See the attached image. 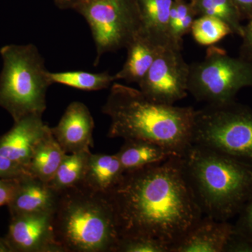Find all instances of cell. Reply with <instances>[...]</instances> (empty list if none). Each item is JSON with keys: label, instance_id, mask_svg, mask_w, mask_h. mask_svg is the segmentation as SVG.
<instances>
[{"label": "cell", "instance_id": "cell-1", "mask_svg": "<svg viewBox=\"0 0 252 252\" xmlns=\"http://www.w3.org/2000/svg\"><path fill=\"white\" fill-rule=\"evenodd\" d=\"M108 195L120 237H151L171 248L203 216L177 156L126 172Z\"/></svg>", "mask_w": 252, "mask_h": 252}, {"label": "cell", "instance_id": "cell-2", "mask_svg": "<svg viewBox=\"0 0 252 252\" xmlns=\"http://www.w3.org/2000/svg\"><path fill=\"white\" fill-rule=\"evenodd\" d=\"M195 109L158 103L142 91L114 83L102 112L110 119L109 138L143 140L182 157L193 144Z\"/></svg>", "mask_w": 252, "mask_h": 252}, {"label": "cell", "instance_id": "cell-3", "mask_svg": "<svg viewBox=\"0 0 252 252\" xmlns=\"http://www.w3.org/2000/svg\"><path fill=\"white\" fill-rule=\"evenodd\" d=\"M184 173L203 215L229 220L252 198V167L192 144L181 157Z\"/></svg>", "mask_w": 252, "mask_h": 252}, {"label": "cell", "instance_id": "cell-4", "mask_svg": "<svg viewBox=\"0 0 252 252\" xmlns=\"http://www.w3.org/2000/svg\"><path fill=\"white\" fill-rule=\"evenodd\" d=\"M53 228L63 252H116L120 238L108 194L81 185L59 192Z\"/></svg>", "mask_w": 252, "mask_h": 252}, {"label": "cell", "instance_id": "cell-5", "mask_svg": "<svg viewBox=\"0 0 252 252\" xmlns=\"http://www.w3.org/2000/svg\"><path fill=\"white\" fill-rule=\"evenodd\" d=\"M0 107L14 122L31 114L42 116L46 92L52 85L44 58L34 44H10L0 49Z\"/></svg>", "mask_w": 252, "mask_h": 252}, {"label": "cell", "instance_id": "cell-6", "mask_svg": "<svg viewBox=\"0 0 252 252\" xmlns=\"http://www.w3.org/2000/svg\"><path fill=\"white\" fill-rule=\"evenodd\" d=\"M192 142L252 167V109L235 101L195 111Z\"/></svg>", "mask_w": 252, "mask_h": 252}, {"label": "cell", "instance_id": "cell-7", "mask_svg": "<svg viewBox=\"0 0 252 252\" xmlns=\"http://www.w3.org/2000/svg\"><path fill=\"white\" fill-rule=\"evenodd\" d=\"M252 88V61L228 56L226 51L208 46L202 61L189 64L188 92L210 105L235 102L239 91Z\"/></svg>", "mask_w": 252, "mask_h": 252}, {"label": "cell", "instance_id": "cell-8", "mask_svg": "<svg viewBox=\"0 0 252 252\" xmlns=\"http://www.w3.org/2000/svg\"><path fill=\"white\" fill-rule=\"evenodd\" d=\"M74 10L91 28L97 53L94 66L106 53L126 49L142 31L138 0H82Z\"/></svg>", "mask_w": 252, "mask_h": 252}, {"label": "cell", "instance_id": "cell-9", "mask_svg": "<svg viewBox=\"0 0 252 252\" xmlns=\"http://www.w3.org/2000/svg\"><path fill=\"white\" fill-rule=\"evenodd\" d=\"M182 48L161 47L147 74L139 83L140 90L158 103L173 104L188 95L189 64Z\"/></svg>", "mask_w": 252, "mask_h": 252}, {"label": "cell", "instance_id": "cell-10", "mask_svg": "<svg viewBox=\"0 0 252 252\" xmlns=\"http://www.w3.org/2000/svg\"><path fill=\"white\" fill-rule=\"evenodd\" d=\"M54 212L11 217L5 238L13 252H63L55 239Z\"/></svg>", "mask_w": 252, "mask_h": 252}, {"label": "cell", "instance_id": "cell-11", "mask_svg": "<svg viewBox=\"0 0 252 252\" xmlns=\"http://www.w3.org/2000/svg\"><path fill=\"white\" fill-rule=\"evenodd\" d=\"M50 132L51 127L43 122L42 116L31 114L23 117L0 136V155L28 169L34 149Z\"/></svg>", "mask_w": 252, "mask_h": 252}, {"label": "cell", "instance_id": "cell-12", "mask_svg": "<svg viewBox=\"0 0 252 252\" xmlns=\"http://www.w3.org/2000/svg\"><path fill=\"white\" fill-rule=\"evenodd\" d=\"M94 118L85 104L72 102L67 106L51 132L66 154L89 152L94 146Z\"/></svg>", "mask_w": 252, "mask_h": 252}, {"label": "cell", "instance_id": "cell-13", "mask_svg": "<svg viewBox=\"0 0 252 252\" xmlns=\"http://www.w3.org/2000/svg\"><path fill=\"white\" fill-rule=\"evenodd\" d=\"M234 233V225L228 220H215L203 215L170 252H224L225 245Z\"/></svg>", "mask_w": 252, "mask_h": 252}, {"label": "cell", "instance_id": "cell-14", "mask_svg": "<svg viewBox=\"0 0 252 252\" xmlns=\"http://www.w3.org/2000/svg\"><path fill=\"white\" fill-rule=\"evenodd\" d=\"M59 192L49 184L32 175L21 177L7 205L10 215L54 212Z\"/></svg>", "mask_w": 252, "mask_h": 252}, {"label": "cell", "instance_id": "cell-15", "mask_svg": "<svg viewBox=\"0 0 252 252\" xmlns=\"http://www.w3.org/2000/svg\"><path fill=\"white\" fill-rule=\"evenodd\" d=\"M174 0H138L142 20V32L158 47L182 46L172 40L170 14Z\"/></svg>", "mask_w": 252, "mask_h": 252}, {"label": "cell", "instance_id": "cell-16", "mask_svg": "<svg viewBox=\"0 0 252 252\" xmlns=\"http://www.w3.org/2000/svg\"><path fill=\"white\" fill-rule=\"evenodd\" d=\"M124 173L117 154L91 153L80 185L94 191L108 194Z\"/></svg>", "mask_w": 252, "mask_h": 252}, {"label": "cell", "instance_id": "cell-17", "mask_svg": "<svg viewBox=\"0 0 252 252\" xmlns=\"http://www.w3.org/2000/svg\"><path fill=\"white\" fill-rule=\"evenodd\" d=\"M160 48L142 31L126 47L127 59L122 69L114 74L115 81L138 84L147 74Z\"/></svg>", "mask_w": 252, "mask_h": 252}, {"label": "cell", "instance_id": "cell-18", "mask_svg": "<svg viewBox=\"0 0 252 252\" xmlns=\"http://www.w3.org/2000/svg\"><path fill=\"white\" fill-rule=\"evenodd\" d=\"M117 154L125 172L160 163L175 156L160 144L143 140H124Z\"/></svg>", "mask_w": 252, "mask_h": 252}, {"label": "cell", "instance_id": "cell-19", "mask_svg": "<svg viewBox=\"0 0 252 252\" xmlns=\"http://www.w3.org/2000/svg\"><path fill=\"white\" fill-rule=\"evenodd\" d=\"M65 154L51 130L49 135L34 149L28 165V170L33 177L49 183Z\"/></svg>", "mask_w": 252, "mask_h": 252}, {"label": "cell", "instance_id": "cell-20", "mask_svg": "<svg viewBox=\"0 0 252 252\" xmlns=\"http://www.w3.org/2000/svg\"><path fill=\"white\" fill-rule=\"evenodd\" d=\"M91 153L89 151L66 154L52 180L48 183L50 187L59 192L80 185L85 175Z\"/></svg>", "mask_w": 252, "mask_h": 252}, {"label": "cell", "instance_id": "cell-21", "mask_svg": "<svg viewBox=\"0 0 252 252\" xmlns=\"http://www.w3.org/2000/svg\"><path fill=\"white\" fill-rule=\"evenodd\" d=\"M51 84H60L85 91H97L107 89L113 81L114 75L108 72L91 73L85 71H67L50 72Z\"/></svg>", "mask_w": 252, "mask_h": 252}, {"label": "cell", "instance_id": "cell-22", "mask_svg": "<svg viewBox=\"0 0 252 252\" xmlns=\"http://www.w3.org/2000/svg\"><path fill=\"white\" fill-rule=\"evenodd\" d=\"M192 36L200 45H215L225 36L233 34L229 26L222 20L208 16H200L192 25Z\"/></svg>", "mask_w": 252, "mask_h": 252}, {"label": "cell", "instance_id": "cell-23", "mask_svg": "<svg viewBox=\"0 0 252 252\" xmlns=\"http://www.w3.org/2000/svg\"><path fill=\"white\" fill-rule=\"evenodd\" d=\"M170 246L158 239L147 236H123L116 252H170Z\"/></svg>", "mask_w": 252, "mask_h": 252}, {"label": "cell", "instance_id": "cell-24", "mask_svg": "<svg viewBox=\"0 0 252 252\" xmlns=\"http://www.w3.org/2000/svg\"><path fill=\"white\" fill-rule=\"evenodd\" d=\"M216 7L218 18L229 26L233 34L241 37L243 34V19L240 11L233 0H212Z\"/></svg>", "mask_w": 252, "mask_h": 252}, {"label": "cell", "instance_id": "cell-25", "mask_svg": "<svg viewBox=\"0 0 252 252\" xmlns=\"http://www.w3.org/2000/svg\"><path fill=\"white\" fill-rule=\"evenodd\" d=\"M234 224L235 233L252 241V198L238 215Z\"/></svg>", "mask_w": 252, "mask_h": 252}, {"label": "cell", "instance_id": "cell-26", "mask_svg": "<svg viewBox=\"0 0 252 252\" xmlns=\"http://www.w3.org/2000/svg\"><path fill=\"white\" fill-rule=\"evenodd\" d=\"M27 175H31L27 167L0 155V179L12 180Z\"/></svg>", "mask_w": 252, "mask_h": 252}, {"label": "cell", "instance_id": "cell-27", "mask_svg": "<svg viewBox=\"0 0 252 252\" xmlns=\"http://www.w3.org/2000/svg\"><path fill=\"white\" fill-rule=\"evenodd\" d=\"M224 252H252V241L234 232L225 245Z\"/></svg>", "mask_w": 252, "mask_h": 252}, {"label": "cell", "instance_id": "cell-28", "mask_svg": "<svg viewBox=\"0 0 252 252\" xmlns=\"http://www.w3.org/2000/svg\"><path fill=\"white\" fill-rule=\"evenodd\" d=\"M243 39L240 46V56L252 61V16L249 18L248 23L244 26Z\"/></svg>", "mask_w": 252, "mask_h": 252}, {"label": "cell", "instance_id": "cell-29", "mask_svg": "<svg viewBox=\"0 0 252 252\" xmlns=\"http://www.w3.org/2000/svg\"><path fill=\"white\" fill-rule=\"evenodd\" d=\"M18 179H0V207L9 203L14 195Z\"/></svg>", "mask_w": 252, "mask_h": 252}, {"label": "cell", "instance_id": "cell-30", "mask_svg": "<svg viewBox=\"0 0 252 252\" xmlns=\"http://www.w3.org/2000/svg\"><path fill=\"white\" fill-rule=\"evenodd\" d=\"M242 17L249 19L252 16V0H233Z\"/></svg>", "mask_w": 252, "mask_h": 252}, {"label": "cell", "instance_id": "cell-31", "mask_svg": "<svg viewBox=\"0 0 252 252\" xmlns=\"http://www.w3.org/2000/svg\"><path fill=\"white\" fill-rule=\"evenodd\" d=\"M55 4L61 9H74L82 0H54Z\"/></svg>", "mask_w": 252, "mask_h": 252}, {"label": "cell", "instance_id": "cell-32", "mask_svg": "<svg viewBox=\"0 0 252 252\" xmlns=\"http://www.w3.org/2000/svg\"><path fill=\"white\" fill-rule=\"evenodd\" d=\"M0 252H13L12 249L5 237H0Z\"/></svg>", "mask_w": 252, "mask_h": 252}, {"label": "cell", "instance_id": "cell-33", "mask_svg": "<svg viewBox=\"0 0 252 252\" xmlns=\"http://www.w3.org/2000/svg\"><path fill=\"white\" fill-rule=\"evenodd\" d=\"M186 1H193V0H186Z\"/></svg>", "mask_w": 252, "mask_h": 252}]
</instances>
